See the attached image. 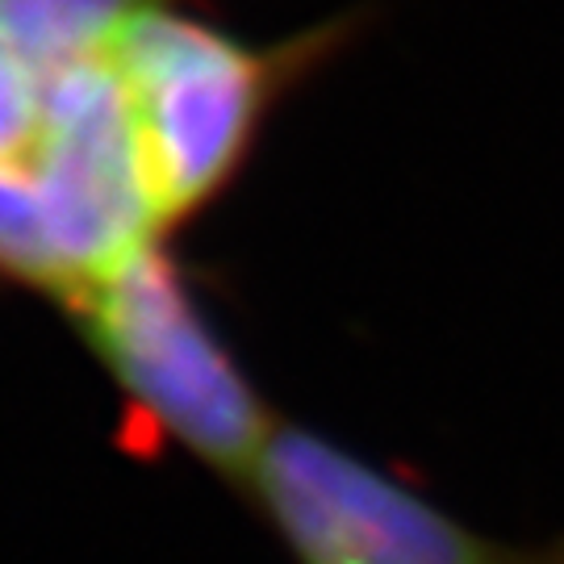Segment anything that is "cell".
Returning <instances> with one entry per match:
<instances>
[{"instance_id": "1", "label": "cell", "mask_w": 564, "mask_h": 564, "mask_svg": "<svg viewBox=\"0 0 564 564\" xmlns=\"http://www.w3.org/2000/svg\"><path fill=\"white\" fill-rule=\"evenodd\" d=\"M126 42L109 59L51 72L0 21V272L59 297L67 293L63 209L142 155Z\"/></svg>"}, {"instance_id": "2", "label": "cell", "mask_w": 564, "mask_h": 564, "mask_svg": "<svg viewBox=\"0 0 564 564\" xmlns=\"http://www.w3.org/2000/svg\"><path fill=\"white\" fill-rule=\"evenodd\" d=\"M67 305L147 423L214 468L256 481L272 444L263 405L160 242L109 268Z\"/></svg>"}, {"instance_id": "3", "label": "cell", "mask_w": 564, "mask_h": 564, "mask_svg": "<svg viewBox=\"0 0 564 564\" xmlns=\"http://www.w3.org/2000/svg\"><path fill=\"white\" fill-rule=\"evenodd\" d=\"M256 485L302 564H564L485 544L402 485L305 431H281Z\"/></svg>"}]
</instances>
